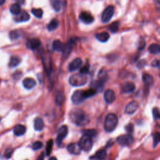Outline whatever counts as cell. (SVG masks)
Listing matches in <instances>:
<instances>
[{"mask_svg":"<svg viewBox=\"0 0 160 160\" xmlns=\"http://www.w3.org/2000/svg\"><path fill=\"white\" fill-rule=\"evenodd\" d=\"M88 81V78L86 74L79 73L71 76L70 78L69 82L71 85L73 86H81L85 85Z\"/></svg>","mask_w":160,"mask_h":160,"instance_id":"cell-3","label":"cell"},{"mask_svg":"<svg viewBox=\"0 0 160 160\" xmlns=\"http://www.w3.org/2000/svg\"><path fill=\"white\" fill-rule=\"evenodd\" d=\"M96 91L92 88H90V89H89V90L84 91V94H85L86 98H90V97H91V96H94L96 94Z\"/></svg>","mask_w":160,"mask_h":160,"instance_id":"cell-35","label":"cell"},{"mask_svg":"<svg viewBox=\"0 0 160 160\" xmlns=\"http://www.w3.org/2000/svg\"><path fill=\"white\" fill-rule=\"evenodd\" d=\"M31 13L33 14L35 17L38 18H41L43 15V11L40 8H33L31 10Z\"/></svg>","mask_w":160,"mask_h":160,"instance_id":"cell-32","label":"cell"},{"mask_svg":"<svg viewBox=\"0 0 160 160\" xmlns=\"http://www.w3.org/2000/svg\"><path fill=\"white\" fill-rule=\"evenodd\" d=\"M96 38L100 42H106L109 39V35L107 32H102L96 35Z\"/></svg>","mask_w":160,"mask_h":160,"instance_id":"cell-24","label":"cell"},{"mask_svg":"<svg viewBox=\"0 0 160 160\" xmlns=\"http://www.w3.org/2000/svg\"><path fill=\"white\" fill-rule=\"evenodd\" d=\"M43 143L41 141H35L34 143L33 144L32 148L34 150H38L41 149L42 147H43Z\"/></svg>","mask_w":160,"mask_h":160,"instance_id":"cell-38","label":"cell"},{"mask_svg":"<svg viewBox=\"0 0 160 160\" xmlns=\"http://www.w3.org/2000/svg\"><path fill=\"white\" fill-rule=\"evenodd\" d=\"M21 11H22V9H21L19 3H15L10 7V12L13 15H18Z\"/></svg>","mask_w":160,"mask_h":160,"instance_id":"cell-27","label":"cell"},{"mask_svg":"<svg viewBox=\"0 0 160 160\" xmlns=\"http://www.w3.org/2000/svg\"><path fill=\"white\" fill-rule=\"evenodd\" d=\"M50 2H51V6L54 11L56 12L61 11L62 4L60 0H50Z\"/></svg>","mask_w":160,"mask_h":160,"instance_id":"cell-25","label":"cell"},{"mask_svg":"<svg viewBox=\"0 0 160 160\" xmlns=\"http://www.w3.org/2000/svg\"><path fill=\"white\" fill-rule=\"evenodd\" d=\"M118 123V120L116 115L113 113L108 114L105 118L104 120V128L105 131L109 133L113 131L116 128Z\"/></svg>","mask_w":160,"mask_h":160,"instance_id":"cell-2","label":"cell"},{"mask_svg":"<svg viewBox=\"0 0 160 160\" xmlns=\"http://www.w3.org/2000/svg\"><path fill=\"white\" fill-rule=\"evenodd\" d=\"M26 129L24 126L22 125H18L15 127L13 129V132L16 136H20L23 135L25 132H26Z\"/></svg>","mask_w":160,"mask_h":160,"instance_id":"cell-20","label":"cell"},{"mask_svg":"<svg viewBox=\"0 0 160 160\" xmlns=\"http://www.w3.org/2000/svg\"><path fill=\"white\" fill-rule=\"evenodd\" d=\"M63 100V95L62 93H58V95L56 96V101L58 104H60Z\"/></svg>","mask_w":160,"mask_h":160,"instance_id":"cell-43","label":"cell"},{"mask_svg":"<svg viewBox=\"0 0 160 160\" xmlns=\"http://www.w3.org/2000/svg\"><path fill=\"white\" fill-rule=\"evenodd\" d=\"M89 70H90V65L88 63H86V65L83 66L82 68L80 69V73L86 74L89 73Z\"/></svg>","mask_w":160,"mask_h":160,"instance_id":"cell-39","label":"cell"},{"mask_svg":"<svg viewBox=\"0 0 160 160\" xmlns=\"http://www.w3.org/2000/svg\"><path fill=\"white\" fill-rule=\"evenodd\" d=\"M37 160H44V154H42L40 157L38 158Z\"/></svg>","mask_w":160,"mask_h":160,"instance_id":"cell-47","label":"cell"},{"mask_svg":"<svg viewBox=\"0 0 160 160\" xmlns=\"http://www.w3.org/2000/svg\"><path fill=\"white\" fill-rule=\"evenodd\" d=\"M143 80L145 83V88L149 90L150 86L153 85V78L152 76L148 73H145L143 75Z\"/></svg>","mask_w":160,"mask_h":160,"instance_id":"cell-16","label":"cell"},{"mask_svg":"<svg viewBox=\"0 0 160 160\" xmlns=\"http://www.w3.org/2000/svg\"><path fill=\"white\" fill-rule=\"evenodd\" d=\"M74 45H75L74 39H71L68 41V43H67V45L65 46V48H64V50H63L65 56L68 55V54L71 53V50H72Z\"/></svg>","mask_w":160,"mask_h":160,"instance_id":"cell-19","label":"cell"},{"mask_svg":"<svg viewBox=\"0 0 160 160\" xmlns=\"http://www.w3.org/2000/svg\"><path fill=\"white\" fill-rule=\"evenodd\" d=\"M145 45H146V43H145V41L144 40H141L140 41V43H139V46H138V49H140V50H142L143 48H145Z\"/></svg>","mask_w":160,"mask_h":160,"instance_id":"cell-44","label":"cell"},{"mask_svg":"<svg viewBox=\"0 0 160 160\" xmlns=\"http://www.w3.org/2000/svg\"><path fill=\"white\" fill-rule=\"evenodd\" d=\"M136 89L135 85L132 82H127L122 86V91L125 93H129L133 92Z\"/></svg>","mask_w":160,"mask_h":160,"instance_id":"cell-17","label":"cell"},{"mask_svg":"<svg viewBox=\"0 0 160 160\" xmlns=\"http://www.w3.org/2000/svg\"><path fill=\"white\" fill-rule=\"evenodd\" d=\"M67 149H68L70 153L73 154H79L81 153V151L82 150L78 143H71V144H70L67 147Z\"/></svg>","mask_w":160,"mask_h":160,"instance_id":"cell-14","label":"cell"},{"mask_svg":"<svg viewBox=\"0 0 160 160\" xmlns=\"http://www.w3.org/2000/svg\"><path fill=\"white\" fill-rule=\"evenodd\" d=\"M79 19L85 24H90L94 22V18L90 13L83 11L79 15Z\"/></svg>","mask_w":160,"mask_h":160,"instance_id":"cell-8","label":"cell"},{"mask_svg":"<svg viewBox=\"0 0 160 160\" xmlns=\"http://www.w3.org/2000/svg\"><path fill=\"white\" fill-rule=\"evenodd\" d=\"M83 132H84V134H85V135H86V136L91 137V138L95 136L96 134V130L93 129H86V130H85Z\"/></svg>","mask_w":160,"mask_h":160,"instance_id":"cell-36","label":"cell"},{"mask_svg":"<svg viewBox=\"0 0 160 160\" xmlns=\"http://www.w3.org/2000/svg\"><path fill=\"white\" fill-rule=\"evenodd\" d=\"M82 65V60L81 58H77L71 62L68 66V70L70 72H73V71L78 70Z\"/></svg>","mask_w":160,"mask_h":160,"instance_id":"cell-10","label":"cell"},{"mask_svg":"<svg viewBox=\"0 0 160 160\" xmlns=\"http://www.w3.org/2000/svg\"><path fill=\"white\" fill-rule=\"evenodd\" d=\"M53 48L56 51H63L65 48V45L60 40H55L53 43Z\"/></svg>","mask_w":160,"mask_h":160,"instance_id":"cell-22","label":"cell"},{"mask_svg":"<svg viewBox=\"0 0 160 160\" xmlns=\"http://www.w3.org/2000/svg\"><path fill=\"white\" fill-rule=\"evenodd\" d=\"M115 8L113 6H109L105 9L102 14V22L104 23H108L110 21L114 15Z\"/></svg>","mask_w":160,"mask_h":160,"instance_id":"cell-6","label":"cell"},{"mask_svg":"<svg viewBox=\"0 0 160 160\" xmlns=\"http://www.w3.org/2000/svg\"><path fill=\"white\" fill-rule=\"evenodd\" d=\"M104 83V82L100 79L96 80V81H94L91 83V88H93L96 91H102L103 89Z\"/></svg>","mask_w":160,"mask_h":160,"instance_id":"cell-23","label":"cell"},{"mask_svg":"<svg viewBox=\"0 0 160 160\" xmlns=\"http://www.w3.org/2000/svg\"><path fill=\"white\" fill-rule=\"evenodd\" d=\"M117 142L122 146H129L133 142V138L130 134H123L117 138Z\"/></svg>","mask_w":160,"mask_h":160,"instance_id":"cell-7","label":"cell"},{"mask_svg":"<svg viewBox=\"0 0 160 160\" xmlns=\"http://www.w3.org/2000/svg\"><path fill=\"white\" fill-rule=\"evenodd\" d=\"M41 45L40 41L37 38H33L29 40L26 43L27 48L31 50H36Z\"/></svg>","mask_w":160,"mask_h":160,"instance_id":"cell-13","label":"cell"},{"mask_svg":"<svg viewBox=\"0 0 160 160\" xmlns=\"http://www.w3.org/2000/svg\"><path fill=\"white\" fill-rule=\"evenodd\" d=\"M119 26H120V23L118 22H116L113 23L111 24V26L109 28V29L111 33H116L118 30Z\"/></svg>","mask_w":160,"mask_h":160,"instance_id":"cell-34","label":"cell"},{"mask_svg":"<svg viewBox=\"0 0 160 160\" xmlns=\"http://www.w3.org/2000/svg\"><path fill=\"white\" fill-rule=\"evenodd\" d=\"M44 121L41 118H36L34 121V128L36 131H40L44 128Z\"/></svg>","mask_w":160,"mask_h":160,"instance_id":"cell-21","label":"cell"},{"mask_svg":"<svg viewBox=\"0 0 160 160\" xmlns=\"http://www.w3.org/2000/svg\"><path fill=\"white\" fill-rule=\"evenodd\" d=\"M78 144L79 146L81 147V150L85 151H89L91 150L93 146L92 138L84 134L81 138L80 139Z\"/></svg>","mask_w":160,"mask_h":160,"instance_id":"cell-4","label":"cell"},{"mask_svg":"<svg viewBox=\"0 0 160 160\" xmlns=\"http://www.w3.org/2000/svg\"><path fill=\"white\" fill-rule=\"evenodd\" d=\"M145 65H146V61L144 60H143L138 63L137 66L139 68H142L145 66Z\"/></svg>","mask_w":160,"mask_h":160,"instance_id":"cell-45","label":"cell"},{"mask_svg":"<svg viewBox=\"0 0 160 160\" xmlns=\"http://www.w3.org/2000/svg\"><path fill=\"white\" fill-rule=\"evenodd\" d=\"M16 17L15 18V21L17 22H25L30 19V16L28 13L26 11H21L18 15H16Z\"/></svg>","mask_w":160,"mask_h":160,"instance_id":"cell-15","label":"cell"},{"mask_svg":"<svg viewBox=\"0 0 160 160\" xmlns=\"http://www.w3.org/2000/svg\"><path fill=\"white\" fill-rule=\"evenodd\" d=\"M22 36V31L19 30H14L10 32V37L11 40H16Z\"/></svg>","mask_w":160,"mask_h":160,"instance_id":"cell-31","label":"cell"},{"mask_svg":"<svg viewBox=\"0 0 160 160\" xmlns=\"http://www.w3.org/2000/svg\"><path fill=\"white\" fill-rule=\"evenodd\" d=\"M70 120L78 126H83L89 123L90 118L82 109L74 108L70 113Z\"/></svg>","mask_w":160,"mask_h":160,"instance_id":"cell-1","label":"cell"},{"mask_svg":"<svg viewBox=\"0 0 160 160\" xmlns=\"http://www.w3.org/2000/svg\"><path fill=\"white\" fill-rule=\"evenodd\" d=\"M125 129L128 133H131L133 131V130H134V126H133V124L129 123V124H128V125H126L125 126Z\"/></svg>","mask_w":160,"mask_h":160,"instance_id":"cell-42","label":"cell"},{"mask_svg":"<svg viewBox=\"0 0 160 160\" xmlns=\"http://www.w3.org/2000/svg\"><path fill=\"white\" fill-rule=\"evenodd\" d=\"M138 108V103L136 102H131L129 103L125 108V113L126 114L131 115L135 112Z\"/></svg>","mask_w":160,"mask_h":160,"instance_id":"cell-12","label":"cell"},{"mask_svg":"<svg viewBox=\"0 0 160 160\" xmlns=\"http://www.w3.org/2000/svg\"><path fill=\"white\" fill-rule=\"evenodd\" d=\"M148 51L150 53L153 54H158L160 52L159 45L158 44H152L148 48Z\"/></svg>","mask_w":160,"mask_h":160,"instance_id":"cell-28","label":"cell"},{"mask_svg":"<svg viewBox=\"0 0 160 160\" xmlns=\"http://www.w3.org/2000/svg\"><path fill=\"white\" fill-rule=\"evenodd\" d=\"M23 85L26 89L31 90L36 86V82L34 79L31 78H27L23 80Z\"/></svg>","mask_w":160,"mask_h":160,"instance_id":"cell-18","label":"cell"},{"mask_svg":"<svg viewBox=\"0 0 160 160\" xmlns=\"http://www.w3.org/2000/svg\"><path fill=\"white\" fill-rule=\"evenodd\" d=\"M104 101L108 104H111L115 100V93L111 90H108L104 93Z\"/></svg>","mask_w":160,"mask_h":160,"instance_id":"cell-11","label":"cell"},{"mask_svg":"<svg viewBox=\"0 0 160 160\" xmlns=\"http://www.w3.org/2000/svg\"><path fill=\"white\" fill-rule=\"evenodd\" d=\"M68 133V129L66 126H62L58 129L57 136V143H61L62 141L66 138Z\"/></svg>","mask_w":160,"mask_h":160,"instance_id":"cell-9","label":"cell"},{"mask_svg":"<svg viewBox=\"0 0 160 160\" xmlns=\"http://www.w3.org/2000/svg\"><path fill=\"white\" fill-rule=\"evenodd\" d=\"M17 1L20 3H24V0H17Z\"/></svg>","mask_w":160,"mask_h":160,"instance_id":"cell-50","label":"cell"},{"mask_svg":"<svg viewBox=\"0 0 160 160\" xmlns=\"http://www.w3.org/2000/svg\"><path fill=\"white\" fill-rule=\"evenodd\" d=\"M160 140V134L158 132L155 133L153 134V147H156L159 142Z\"/></svg>","mask_w":160,"mask_h":160,"instance_id":"cell-37","label":"cell"},{"mask_svg":"<svg viewBox=\"0 0 160 160\" xmlns=\"http://www.w3.org/2000/svg\"><path fill=\"white\" fill-rule=\"evenodd\" d=\"M48 160H57V159L55 157H51L49 158Z\"/></svg>","mask_w":160,"mask_h":160,"instance_id":"cell-49","label":"cell"},{"mask_svg":"<svg viewBox=\"0 0 160 160\" xmlns=\"http://www.w3.org/2000/svg\"><path fill=\"white\" fill-rule=\"evenodd\" d=\"M21 62V59L18 56H12L11 58V60L10 61L9 66L11 68H15V67L17 66Z\"/></svg>","mask_w":160,"mask_h":160,"instance_id":"cell-29","label":"cell"},{"mask_svg":"<svg viewBox=\"0 0 160 160\" xmlns=\"http://www.w3.org/2000/svg\"><path fill=\"white\" fill-rule=\"evenodd\" d=\"M0 121H1V119H0Z\"/></svg>","mask_w":160,"mask_h":160,"instance_id":"cell-51","label":"cell"},{"mask_svg":"<svg viewBox=\"0 0 160 160\" xmlns=\"http://www.w3.org/2000/svg\"><path fill=\"white\" fill-rule=\"evenodd\" d=\"M159 61L157 60H154V61L152 62V63H151V65H152V66L155 67V68H156V67L159 66Z\"/></svg>","mask_w":160,"mask_h":160,"instance_id":"cell-46","label":"cell"},{"mask_svg":"<svg viewBox=\"0 0 160 160\" xmlns=\"http://www.w3.org/2000/svg\"><path fill=\"white\" fill-rule=\"evenodd\" d=\"M84 90H77L73 93L71 96V101L74 104H79L86 99Z\"/></svg>","mask_w":160,"mask_h":160,"instance_id":"cell-5","label":"cell"},{"mask_svg":"<svg viewBox=\"0 0 160 160\" xmlns=\"http://www.w3.org/2000/svg\"><path fill=\"white\" fill-rule=\"evenodd\" d=\"M6 0H0V6L3 5L5 3Z\"/></svg>","mask_w":160,"mask_h":160,"instance_id":"cell-48","label":"cell"},{"mask_svg":"<svg viewBox=\"0 0 160 160\" xmlns=\"http://www.w3.org/2000/svg\"><path fill=\"white\" fill-rule=\"evenodd\" d=\"M153 116L154 119L156 120L159 119L160 115H159V110L158 108L155 107V108H153Z\"/></svg>","mask_w":160,"mask_h":160,"instance_id":"cell-40","label":"cell"},{"mask_svg":"<svg viewBox=\"0 0 160 160\" xmlns=\"http://www.w3.org/2000/svg\"><path fill=\"white\" fill-rule=\"evenodd\" d=\"M53 140H49L47 142V144H46V156H49L51 154L52 149H53Z\"/></svg>","mask_w":160,"mask_h":160,"instance_id":"cell-33","label":"cell"},{"mask_svg":"<svg viewBox=\"0 0 160 160\" xmlns=\"http://www.w3.org/2000/svg\"><path fill=\"white\" fill-rule=\"evenodd\" d=\"M59 24H60V23H59L58 19H53L51 22L48 24L47 28L49 31L55 30V29L58 27Z\"/></svg>","mask_w":160,"mask_h":160,"instance_id":"cell-30","label":"cell"},{"mask_svg":"<svg viewBox=\"0 0 160 160\" xmlns=\"http://www.w3.org/2000/svg\"><path fill=\"white\" fill-rule=\"evenodd\" d=\"M13 153V150L12 148H8L5 151V155L7 158H10L11 157Z\"/></svg>","mask_w":160,"mask_h":160,"instance_id":"cell-41","label":"cell"},{"mask_svg":"<svg viewBox=\"0 0 160 160\" xmlns=\"http://www.w3.org/2000/svg\"><path fill=\"white\" fill-rule=\"evenodd\" d=\"M106 157V151L105 150H100L96 152V153L93 156V157H91V158L98 159H103Z\"/></svg>","mask_w":160,"mask_h":160,"instance_id":"cell-26","label":"cell"}]
</instances>
